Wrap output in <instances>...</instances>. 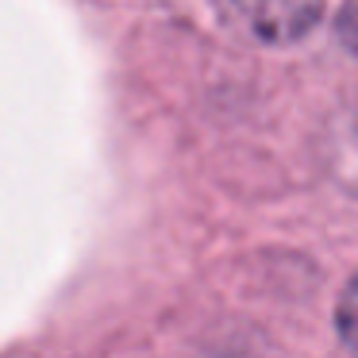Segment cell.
Wrapping results in <instances>:
<instances>
[{
    "label": "cell",
    "instance_id": "obj_1",
    "mask_svg": "<svg viewBox=\"0 0 358 358\" xmlns=\"http://www.w3.org/2000/svg\"><path fill=\"white\" fill-rule=\"evenodd\" d=\"M231 20L266 47L296 43L320 24L324 0H227Z\"/></svg>",
    "mask_w": 358,
    "mask_h": 358
},
{
    "label": "cell",
    "instance_id": "obj_2",
    "mask_svg": "<svg viewBox=\"0 0 358 358\" xmlns=\"http://www.w3.org/2000/svg\"><path fill=\"white\" fill-rule=\"evenodd\" d=\"M335 327H339L343 347L358 355V273L343 285V293H339V304H335Z\"/></svg>",
    "mask_w": 358,
    "mask_h": 358
},
{
    "label": "cell",
    "instance_id": "obj_3",
    "mask_svg": "<svg viewBox=\"0 0 358 358\" xmlns=\"http://www.w3.org/2000/svg\"><path fill=\"white\" fill-rule=\"evenodd\" d=\"M335 31H339L343 47L350 50V55H358V0H347L339 8V16H335Z\"/></svg>",
    "mask_w": 358,
    "mask_h": 358
}]
</instances>
